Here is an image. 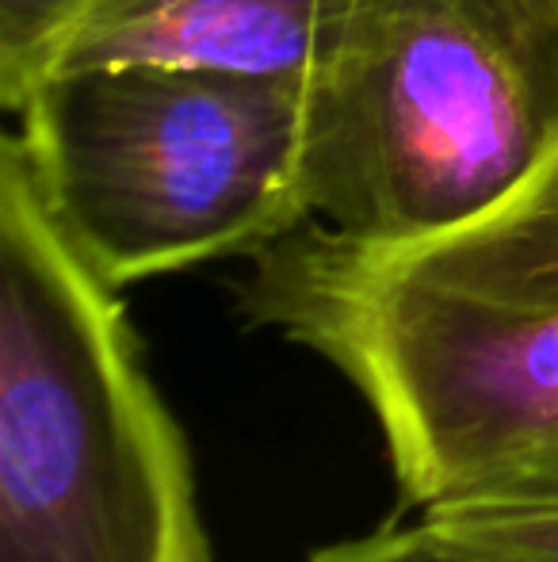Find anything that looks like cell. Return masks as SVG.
<instances>
[{
  "mask_svg": "<svg viewBox=\"0 0 558 562\" xmlns=\"http://www.w3.org/2000/svg\"><path fill=\"white\" fill-rule=\"evenodd\" d=\"M249 260L238 311L356 386L406 505L558 451V146L436 234L364 241L310 218Z\"/></svg>",
  "mask_w": 558,
  "mask_h": 562,
  "instance_id": "6da1fadb",
  "label": "cell"
},
{
  "mask_svg": "<svg viewBox=\"0 0 558 562\" xmlns=\"http://www.w3.org/2000/svg\"><path fill=\"white\" fill-rule=\"evenodd\" d=\"M0 562H210L176 417L119 291L0 142Z\"/></svg>",
  "mask_w": 558,
  "mask_h": 562,
  "instance_id": "7a4b0ae2",
  "label": "cell"
},
{
  "mask_svg": "<svg viewBox=\"0 0 558 562\" xmlns=\"http://www.w3.org/2000/svg\"><path fill=\"white\" fill-rule=\"evenodd\" d=\"M558 146V0H352L303 85L306 215L410 241L478 215Z\"/></svg>",
  "mask_w": 558,
  "mask_h": 562,
  "instance_id": "3957f363",
  "label": "cell"
},
{
  "mask_svg": "<svg viewBox=\"0 0 558 562\" xmlns=\"http://www.w3.org/2000/svg\"><path fill=\"white\" fill-rule=\"evenodd\" d=\"M15 119L50 218L115 291L253 257L310 223L291 77L104 61L54 69Z\"/></svg>",
  "mask_w": 558,
  "mask_h": 562,
  "instance_id": "277c9868",
  "label": "cell"
},
{
  "mask_svg": "<svg viewBox=\"0 0 558 562\" xmlns=\"http://www.w3.org/2000/svg\"><path fill=\"white\" fill-rule=\"evenodd\" d=\"M352 0H92L58 69L180 61L303 81Z\"/></svg>",
  "mask_w": 558,
  "mask_h": 562,
  "instance_id": "5b68a950",
  "label": "cell"
},
{
  "mask_svg": "<svg viewBox=\"0 0 558 562\" xmlns=\"http://www.w3.org/2000/svg\"><path fill=\"white\" fill-rule=\"evenodd\" d=\"M421 525L455 548L558 562V451L486 490L429 505Z\"/></svg>",
  "mask_w": 558,
  "mask_h": 562,
  "instance_id": "8992f818",
  "label": "cell"
},
{
  "mask_svg": "<svg viewBox=\"0 0 558 562\" xmlns=\"http://www.w3.org/2000/svg\"><path fill=\"white\" fill-rule=\"evenodd\" d=\"M92 0H0V104L20 115L27 97L58 69Z\"/></svg>",
  "mask_w": 558,
  "mask_h": 562,
  "instance_id": "52a82bcc",
  "label": "cell"
},
{
  "mask_svg": "<svg viewBox=\"0 0 558 562\" xmlns=\"http://www.w3.org/2000/svg\"><path fill=\"white\" fill-rule=\"evenodd\" d=\"M306 562H532V559H509L490 555V551H470L444 543L421 525H387L379 532L356 536V540L329 543L314 551Z\"/></svg>",
  "mask_w": 558,
  "mask_h": 562,
  "instance_id": "ba28073f",
  "label": "cell"
}]
</instances>
